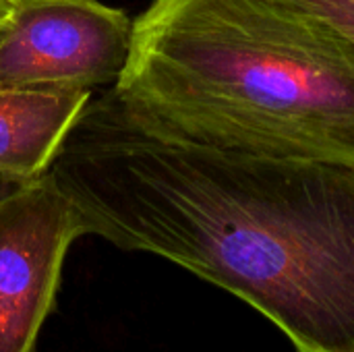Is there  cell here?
<instances>
[{"mask_svg": "<svg viewBox=\"0 0 354 352\" xmlns=\"http://www.w3.org/2000/svg\"><path fill=\"white\" fill-rule=\"evenodd\" d=\"M85 237L164 257L263 313L297 352H354V166L166 141L114 91L50 166Z\"/></svg>", "mask_w": 354, "mask_h": 352, "instance_id": "cell-1", "label": "cell"}, {"mask_svg": "<svg viewBox=\"0 0 354 352\" xmlns=\"http://www.w3.org/2000/svg\"><path fill=\"white\" fill-rule=\"evenodd\" d=\"M112 91L166 141L354 166V41L295 0H153Z\"/></svg>", "mask_w": 354, "mask_h": 352, "instance_id": "cell-2", "label": "cell"}, {"mask_svg": "<svg viewBox=\"0 0 354 352\" xmlns=\"http://www.w3.org/2000/svg\"><path fill=\"white\" fill-rule=\"evenodd\" d=\"M133 21L100 0H15L0 23V89H85L116 83Z\"/></svg>", "mask_w": 354, "mask_h": 352, "instance_id": "cell-3", "label": "cell"}, {"mask_svg": "<svg viewBox=\"0 0 354 352\" xmlns=\"http://www.w3.org/2000/svg\"><path fill=\"white\" fill-rule=\"evenodd\" d=\"M83 222L50 170L0 203V352H35Z\"/></svg>", "mask_w": 354, "mask_h": 352, "instance_id": "cell-4", "label": "cell"}, {"mask_svg": "<svg viewBox=\"0 0 354 352\" xmlns=\"http://www.w3.org/2000/svg\"><path fill=\"white\" fill-rule=\"evenodd\" d=\"M89 100L85 89H0V174H46Z\"/></svg>", "mask_w": 354, "mask_h": 352, "instance_id": "cell-5", "label": "cell"}, {"mask_svg": "<svg viewBox=\"0 0 354 352\" xmlns=\"http://www.w3.org/2000/svg\"><path fill=\"white\" fill-rule=\"evenodd\" d=\"M295 2L328 19L354 41V0H295Z\"/></svg>", "mask_w": 354, "mask_h": 352, "instance_id": "cell-6", "label": "cell"}, {"mask_svg": "<svg viewBox=\"0 0 354 352\" xmlns=\"http://www.w3.org/2000/svg\"><path fill=\"white\" fill-rule=\"evenodd\" d=\"M19 185H21L19 180H12V178H8V176H4V174H0V203H2Z\"/></svg>", "mask_w": 354, "mask_h": 352, "instance_id": "cell-7", "label": "cell"}, {"mask_svg": "<svg viewBox=\"0 0 354 352\" xmlns=\"http://www.w3.org/2000/svg\"><path fill=\"white\" fill-rule=\"evenodd\" d=\"M12 6H15V0H0V23L10 15Z\"/></svg>", "mask_w": 354, "mask_h": 352, "instance_id": "cell-8", "label": "cell"}]
</instances>
